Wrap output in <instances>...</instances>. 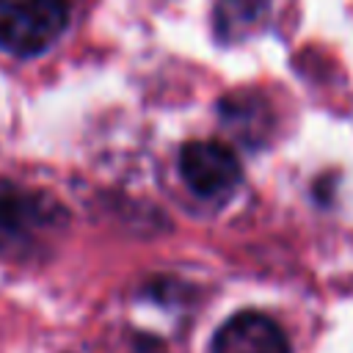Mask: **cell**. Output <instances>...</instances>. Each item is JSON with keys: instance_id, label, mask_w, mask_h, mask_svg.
Returning a JSON list of instances; mask_svg holds the SVG:
<instances>
[{"instance_id": "7a4b0ae2", "label": "cell", "mask_w": 353, "mask_h": 353, "mask_svg": "<svg viewBox=\"0 0 353 353\" xmlns=\"http://www.w3.org/2000/svg\"><path fill=\"white\" fill-rule=\"evenodd\" d=\"M69 25L66 0H0V50L39 55L61 39Z\"/></svg>"}, {"instance_id": "3957f363", "label": "cell", "mask_w": 353, "mask_h": 353, "mask_svg": "<svg viewBox=\"0 0 353 353\" xmlns=\"http://www.w3.org/2000/svg\"><path fill=\"white\" fill-rule=\"evenodd\" d=\"M179 174L185 185L201 199L229 196L240 185L237 154L218 141H190L179 149Z\"/></svg>"}, {"instance_id": "5b68a950", "label": "cell", "mask_w": 353, "mask_h": 353, "mask_svg": "<svg viewBox=\"0 0 353 353\" xmlns=\"http://www.w3.org/2000/svg\"><path fill=\"white\" fill-rule=\"evenodd\" d=\"M218 113H221V121L245 143H259L268 132V124H270V110H268V102L259 97V94H248V91H240V94H229L218 102Z\"/></svg>"}, {"instance_id": "6da1fadb", "label": "cell", "mask_w": 353, "mask_h": 353, "mask_svg": "<svg viewBox=\"0 0 353 353\" xmlns=\"http://www.w3.org/2000/svg\"><path fill=\"white\" fill-rule=\"evenodd\" d=\"M63 221L66 212L55 196L0 179V254L28 256L41 251Z\"/></svg>"}, {"instance_id": "8992f818", "label": "cell", "mask_w": 353, "mask_h": 353, "mask_svg": "<svg viewBox=\"0 0 353 353\" xmlns=\"http://www.w3.org/2000/svg\"><path fill=\"white\" fill-rule=\"evenodd\" d=\"M273 0H218L215 33L221 41H240L251 36L268 17Z\"/></svg>"}, {"instance_id": "277c9868", "label": "cell", "mask_w": 353, "mask_h": 353, "mask_svg": "<svg viewBox=\"0 0 353 353\" xmlns=\"http://www.w3.org/2000/svg\"><path fill=\"white\" fill-rule=\"evenodd\" d=\"M212 353H290V342L268 314L240 312L218 328Z\"/></svg>"}]
</instances>
